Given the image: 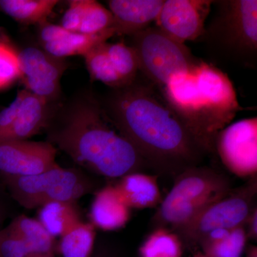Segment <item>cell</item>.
<instances>
[{
    "label": "cell",
    "instance_id": "cell-6",
    "mask_svg": "<svg viewBox=\"0 0 257 257\" xmlns=\"http://www.w3.org/2000/svg\"><path fill=\"white\" fill-rule=\"evenodd\" d=\"M2 178L12 197L29 209L50 202L75 203L94 187L92 182L80 171L59 165L37 175L2 176Z\"/></svg>",
    "mask_w": 257,
    "mask_h": 257
},
{
    "label": "cell",
    "instance_id": "cell-23",
    "mask_svg": "<svg viewBox=\"0 0 257 257\" xmlns=\"http://www.w3.org/2000/svg\"><path fill=\"white\" fill-rule=\"evenodd\" d=\"M183 243L178 234L165 227L154 229L140 246V257H182Z\"/></svg>",
    "mask_w": 257,
    "mask_h": 257
},
{
    "label": "cell",
    "instance_id": "cell-26",
    "mask_svg": "<svg viewBox=\"0 0 257 257\" xmlns=\"http://www.w3.org/2000/svg\"><path fill=\"white\" fill-rule=\"evenodd\" d=\"M20 77L19 51L9 42L0 40V89L9 87Z\"/></svg>",
    "mask_w": 257,
    "mask_h": 257
},
{
    "label": "cell",
    "instance_id": "cell-13",
    "mask_svg": "<svg viewBox=\"0 0 257 257\" xmlns=\"http://www.w3.org/2000/svg\"><path fill=\"white\" fill-rule=\"evenodd\" d=\"M115 35L114 30L90 35L67 31L61 25L47 21L39 25V40L42 49L50 55L61 59L84 56L93 47L107 42Z\"/></svg>",
    "mask_w": 257,
    "mask_h": 257
},
{
    "label": "cell",
    "instance_id": "cell-14",
    "mask_svg": "<svg viewBox=\"0 0 257 257\" xmlns=\"http://www.w3.org/2000/svg\"><path fill=\"white\" fill-rule=\"evenodd\" d=\"M165 0H110L109 10L114 18L116 35H132L155 23Z\"/></svg>",
    "mask_w": 257,
    "mask_h": 257
},
{
    "label": "cell",
    "instance_id": "cell-4",
    "mask_svg": "<svg viewBox=\"0 0 257 257\" xmlns=\"http://www.w3.org/2000/svg\"><path fill=\"white\" fill-rule=\"evenodd\" d=\"M231 188L229 178L210 167L199 165L183 171L176 176L152 218L154 229L177 231Z\"/></svg>",
    "mask_w": 257,
    "mask_h": 257
},
{
    "label": "cell",
    "instance_id": "cell-17",
    "mask_svg": "<svg viewBox=\"0 0 257 257\" xmlns=\"http://www.w3.org/2000/svg\"><path fill=\"white\" fill-rule=\"evenodd\" d=\"M120 179L115 187L130 209H150L157 207L162 202L163 198L157 175L136 172Z\"/></svg>",
    "mask_w": 257,
    "mask_h": 257
},
{
    "label": "cell",
    "instance_id": "cell-12",
    "mask_svg": "<svg viewBox=\"0 0 257 257\" xmlns=\"http://www.w3.org/2000/svg\"><path fill=\"white\" fill-rule=\"evenodd\" d=\"M57 149L50 142H0V175L28 177L56 166Z\"/></svg>",
    "mask_w": 257,
    "mask_h": 257
},
{
    "label": "cell",
    "instance_id": "cell-32",
    "mask_svg": "<svg viewBox=\"0 0 257 257\" xmlns=\"http://www.w3.org/2000/svg\"><path fill=\"white\" fill-rule=\"evenodd\" d=\"M6 217V208L3 200L0 199V229H1V225L4 221Z\"/></svg>",
    "mask_w": 257,
    "mask_h": 257
},
{
    "label": "cell",
    "instance_id": "cell-34",
    "mask_svg": "<svg viewBox=\"0 0 257 257\" xmlns=\"http://www.w3.org/2000/svg\"><path fill=\"white\" fill-rule=\"evenodd\" d=\"M192 257H209L204 255V253L201 252L200 251H196L194 252V254H193Z\"/></svg>",
    "mask_w": 257,
    "mask_h": 257
},
{
    "label": "cell",
    "instance_id": "cell-16",
    "mask_svg": "<svg viewBox=\"0 0 257 257\" xmlns=\"http://www.w3.org/2000/svg\"><path fill=\"white\" fill-rule=\"evenodd\" d=\"M49 104L42 98L25 89L14 124L1 142L28 140L37 135L48 124L50 119Z\"/></svg>",
    "mask_w": 257,
    "mask_h": 257
},
{
    "label": "cell",
    "instance_id": "cell-27",
    "mask_svg": "<svg viewBox=\"0 0 257 257\" xmlns=\"http://www.w3.org/2000/svg\"><path fill=\"white\" fill-rule=\"evenodd\" d=\"M26 243L9 226L0 229V257H28Z\"/></svg>",
    "mask_w": 257,
    "mask_h": 257
},
{
    "label": "cell",
    "instance_id": "cell-10",
    "mask_svg": "<svg viewBox=\"0 0 257 257\" xmlns=\"http://www.w3.org/2000/svg\"><path fill=\"white\" fill-rule=\"evenodd\" d=\"M20 79L25 89L50 104L60 92V81L67 67L65 59L57 58L43 49L28 47L19 51Z\"/></svg>",
    "mask_w": 257,
    "mask_h": 257
},
{
    "label": "cell",
    "instance_id": "cell-22",
    "mask_svg": "<svg viewBox=\"0 0 257 257\" xmlns=\"http://www.w3.org/2000/svg\"><path fill=\"white\" fill-rule=\"evenodd\" d=\"M60 251L63 257H91L95 244V227L81 221L60 236Z\"/></svg>",
    "mask_w": 257,
    "mask_h": 257
},
{
    "label": "cell",
    "instance_id": "cell-8",
    "mask_svg": "<svg viewBox=\"0 0 257 257\" xmlns=\"http://www.w3.org/2000/svg\"><path fill=\"white\" fill-rule=\"evenodd\" d=\"M257 176L237 188H231L214 201L177 233L183 246L197 248L203 238L218 229L242 226L250 211L256 205Z\"/></svg>",
    "mask_w": 257,
    "mask_h": 257
},
{
    "label": "cell",
    "instance_id": "cell-18",
    "mask_svg": "<svg viewBox=\"0 0 257 257\" xmlns=\"http://www.w3.org/2000/svg\"><path fill=\"white\" fill-rule=\"evenodd\" d=\"M247 240L243 225L215 229L203 238L198 251L209 257H241Z\"/></svg>",
    "mask_w": 257,
    "mask_h": 257
},
{
    "label": "cell",
    "instance_id": "cell-1",
    "mask_svg": "<svg viewBox=\"0 0 257 257\" xmlns=\"http://www.w3.org/2000/svg\"><path fill=\"white\" fill-rule=\"evenodd\" d=\"M118 133L159 175L177 176L200 165L207 152L157 87L136 80L114 89L104 107Z\"/></svg>",
    "mask_w": 257,
    "mask_h": 257
},
{
    "label": "cell",
    "instance_id": "cell-25",
    "mask_svg": "<svg viewBox=\"0 0 257 257\" xmlns=\"http://www.w3.org/2000/svg\"><path fill=\"white\" fill-rule=\"evenodd\" d=\"M110 30H114L110 10L94 0H87L79 33L97 35Z\"/></svg>",
    "mask_w": 257,
    "mask_h": 257
},
{
    "label": "cell",
    "instance_id": "cell-29",
    "mask_svg": "<svg viewBox=\"0 0 257 257\" xmlns=\"http://www.w3.org/2000/svg\"><path fill=\"white\" fill-rule=\"evenodd\" d=\"M25 94V89L20 91L14 101L8 107L0 111V142L14 124Z\"/></svg>",
    "mask_w": 257,
    "mask_h": 257
},
{
    "label": "cell",
    "instance_id": "cell-19",
    "mask_svg": "<svg viewBox=\"0 0 257 257\" xmlns=\"http://www.w3.org/2000/svg\"><path fill=\"white\" fill-rule=\"evenodd\" d=\"M8 226L25 241L31 255H54L55 238L38 219L22 214Z\"/></svg>",
    "mask_w": 257,
    "mask_h": 257
},
{
    "label": "cell",
    "instance_id": "cell-20",
    "mask_svg": "<svg viewBox=\"0 0 257 257\" xmlns=\"http://www.w3.org/2000/svg\"><path fill=\"white\" fill-rule=\"evenodd\" d=\"M57 0H0V10L23 25H40L47 21L58 4Z\"/></svg>",
    "mask_w": 257,
    "mask_h": 257
},
{
    "label": "cell",
    "instance_id": "cell-28",
    "mask_svg": "<svg viewBox=\"0 0 257 257\" xmlns=\"http://www.w3.org/2000/svg\"><path fill=\"white\" fill-rule=\"evenodd\" d=\"M87 0H72L62 17L61 26L66 30L79 32Z\"/></svg>",
    "mask_w": 257,
    "mask_h": 257
},
{
    "label": "cell",
    "instance_id": "cell-31",
    "mask_svg": "<svg viewBox=\"0 0 257 257\" xmlns=\"http://www.w3.org/2000/svg\"><path fill=\"white\" fill-rule=\"evenodd\" d=\"M91 257H121L119 253L111 248L107 247L106 246H97L94 248V252H93Z\"/></svg>",
    "mask_w": 257,
    "mask_h": 257
},
{
    "label": "cell",
    "instance_id": "cell-5",
    "mask_svg": "<svg viewBox=\"0 0 257 257\" xmlns=\"http://www.w3.org/2000/svg\"><path fill=\"white\" fill-rule=\"evenodd\" d=\"M215 14L205 27L204 41L216 55L243 66L257 60L256 0L214 1Z\"/></svg>",
    "mask_w": 257,
    "mask_h": 257
},
{
    "label": "cell",
    "instance_id": "cell-35",
    "mask_svg": "<svg viewBox=\"0 0 257 257\" xmlns=\"http://www.w3.org/2000/svg\"><path fill=\"white\" fill-rule=\"evenodd\" d=\"M33 257H54V255L45 254V255H32Z\"/></svg>",
    "mask_w": 257,
    "mask_h": 257
},
{
    "label": "cell",
    "instance_id": "cell-11",
    "mask_svg": "<svg viewBox=\"0 0 257 257\" xmlns=\"http://www.w3.org/2000/svg\"><path fill=\"white\" fill-rule=\"evenodd\" d=\"M214 1L165 0L155 27L181 43L202 37Z\"/></svg>",
    "mask_w": 257,
    "mask_h": 257
},
{
    "label": "cell",
    "instance_id": "cell-2",
    "mask_svg": "<svg viewBox=\"0 0 257 257\" xmlns=\"http://www.w3.org/2000/svg\"><path fill=\"white\" fill-rule=\"evenodd\" d=\"M158 89L208 155L215 152L219 132L242 110L227 74L202 60Z\"/></svg>",
    "mask_w": 257,
    "mask_h": 257
},
{
    "label": "cell",
    "instance_id": "cell-9",
    "mask_svg": "<svg viewBox=\"0 0 257 257\" xmlns=\"http://www.w3.org/2000/svg\"><path fill=\"white\" fill-rule=\"evenodd\" d=\"M216 153L223 165L241 178L256 177L257 118H246L229 124L218 134Z\"/></svg>",
    "mask_w": 257,
    "mask_h": 257
},
{
    "label": "cell",
    "instance_id": "cell-24",
    "mask_svg": "<svg viewBox=\"0 0 257 257\" xmlns=\"http://www.w3.org/2000/svg\"><path fill=\"white\" fill-rule=\"evenodd\" d=\"M106 42L93 47L83 56L91 79L99 81L114 89L124 87L114 64L107 55Z\"/></svg>",
    "mask_w": 257,
    "mask_h": 257
},
{
    "label": "cell",
    "instance_id": "cell-3",
    "mask_svg": "<svg viewBox=\"0 0 257 257\" xmlns=\"http://www.w3.org/2000/svg\"><path fill=\"white\" fill-rule=\"evenodd\" d=\"M97 101L74 106L63 125L50 135V143L78 165L109 178L143 172L148 166L127 140L114 130Z\"/></svg>",
    "mask_w": 257,
    "mask_h": 257
},
{
    "label": "cell",
    "instance_id": "cell-7",
    "mask_svg": "<svg viewBox=\"0 0 257 257\" xmlns=\"http://www.w3.org/2000/svg\"><path fill=\"white\" fill-rule=\"evenodd\" d=\"M138 58L139 72L160 89L174 74L186 72L199 62L185 44L150 26L130 36Z\"/></svg>",
    "mask_w": 257,
    "mask_h": 257
},
{
    "label": "cell",
    "instance_id": "cell-33",
    "mask_svg": "<svg viewBox=\"0 0 257 257\" xmlns=\"http://www.w3.org/2000/svg\"><path fill=\"white\" fill-rule=\"evenodd\" d=\"M246 257H257V248L256 246H251L248 248L247 256Z\"/></svg>",
    "mask_w": 257,
    "mask_h": 257
},
{
    "label": "cell",
    "instance_id": "cell-21",
    "mask_svg": "<svg viewBox=\"0 0 257 257\" xmlns=\"http://www.w3.org/2000/svg\"><path fill=\"white\" fill-rule=\"evenodd\" d=\"M39 209V221L54 238L62 236L81 221L74 203L50 202Z\"/></svg>",
    "mask_w": 257,
    "mask_h": 257
},
{
    "label": "cell",
    "instance_id": "cell-15",
    "mask_svg": "<svg viewBox=\"0 0 257 257\" xmlns=\"http://www.w3.org/2000/svg\"><path fill=\"white\" fill-rule=\"evenodd\" d=\"M131 211L115 185L106 186L94 196L91 206V220L94 227L114 231L127 224Z\"/></svg>",
    "mask_w": 257,
    "mask_h": 257
},
{
    "label": "cell",
    "instance_id": "cell-30",
    "mask_svg": "<svg viewBox=\"0 0 257 257\" xmlns=\"http://www.w3.org/2000/svg\"><path fill=\"white\" fill-rule=\"evenodd\" d=\"M245 231H246L247 239L256 241L257 239V207L256 205L253 207L250 211L246 218L244 224Z\"/></svg>",
    "mask_w": 257,
    "mask_h": 257
}]
</instances>
